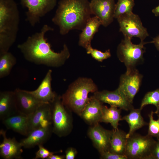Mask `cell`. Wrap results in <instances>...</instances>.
<instances>
[{
  "instance_id": "d6986e66",
  "label": "cell",
  "mask_w": 159,
  "mask_h": 159,
  "mask_svg": "<svg viewBox=\"0 0 159 159\" xmlns=\"http://www.w3.org/2000/svg\"><path fill=\"white\" fill-rule=\"evenodd\" d=\"M102 104L93 96H91L80 116L90 126L99 123L102 115Z\"/></svg>"
},
{
  "instance_id": "4fadbf2b",
  "label": "cell",
  "mask_w": 159,
  "mask_h": 159,
  "mask_svg": "<svg viewBox=\"0 0 159 159\" xmlns=\"http://www.w3.org/2000/svg\"><path fill=\"white\" fill-rule=\"evenodd\" d=\"M28 133L35 129L52 125L51 104L42 103L28 115Z\"/></svg>"
},
{
  "instance_id": "ffe728a7",
  "label": "cell",
  "mask_w": 159,
  "mask_h": 159,
  "mask_svg": "<svg viewBox=\"0 0 159 159\" xmlns=\"http://www.w3.org/2000/svg\"><path fill=\"white\" fill-rule=\"evenodd\" d=\"M18 112L17 109L14 92H0V119L1 120Z\"/></svg>"
},
{
  "instance_id": "8fae6325",
  "label": "cell",
  "mask_w": 159,
  "mask_h": 159,
  "mask_svg": "<svg viewBox=\"0 0 159 159\" xmlns=\"http://www.w3.org/2000/svg\"><path fill=\"white\" fill-rule=\"evenodd\" d=\"M113 130H109L102 127L99 123L91 125L87 135L99 153L109 151Z\"/></svg>"
},
{
  "instance_id": "5b68a950",
  "label": "cell",
  "mask_w": 159,
  "mask_h": 159,
  "mask_svg": "<svg viewBox=\"0 0 159 159\" xmlns=\"http://www.w3.org/2000/svg\"><path fill=\"white\" fill-rule=\"evenodd\" d=\"M132 38L124 37L118 45L117 50V57L121 62L124 63L128 71L134 68L143 61V54L145 51L144 45L150 42L141 41L138 44H133Z\"/></svg>"
},
{
  "instance_id": "ba28073f",
  "label": "cell",
  "mask_w": 159,
  "mask_h": 159,
  "mask_svg": "<svg viewBox=\"0 0 159 159\" xmlns=\"http://www.w3.org/2000/svg\"><path fill=\"white\" fill-rule=\"evenodd\" d=\"M20 0L27 9L26 20L33 26L39 22L41 18L54 9L57 2V0Z\"/></svg>"
},
{
  "instance_id": "6da1fadb",
  "label": "cell",
  "mask_w": 159,
  "mask_h": 159,
  "mask_svg": "<svg viewBox=\"0 0 159 159\" xmlns=\"http://www.w3.org/2000/svg\"><path fill=\"white\" fill-rule=\"evenodd\" d=\"M53 30L51 26L44 24L39 32L29 36L24 42L18 45L26 60L50 67H58L64 64L70 56L67 46L64 44L61 52H56L52 49L45 37L46 33Z\"/></svg>"
},
{
  "instance_id": "9a60e30c",
  "label": "cell",
  "mask_w": 159,
  "mask_h": 159,
  "mask_svg": "<svg viewBox=\"0 0 159 159\" xmlns=\"http://www.w3.org/2000/svg\"><path fill=\"white\" fill-rule=\"evenodd\" d=\"M14 92L18 112L28 115L43 103L37 100L27 90L17 88Z\"/></svg>"
},
{
  "instance_id": "7402d4cb",
  "label": "cell",
  "mask_w": 159,
  "mask_h": 159,
  "mask_svg": "<svg viewBox=\"0 0 159 159\" xmlns=\"http://www.w3.org/2000/svg\"><path fill=\"white\" fill-rule=\"evenodd\" d=\"M101 22L96 16L91 17L79 37L78 44L85 49L91 45V42L95 34L98 31Z\"/></svg>"
},
{
  "instance_id": "3957f363",
  "label": "cell",
  "mask_w": 159,
  "mask_h": 159,
  "mask_svg": "<svg viewBox=\"0 0 159 159\" xmlns=\"http://www.w3.org/2000/svg\"><path fill=\"white\" fill-rule=\"evenodd\" d=\"M20 21L14 0H0V54L9 52L16 39Z\"/></svg>"
},
{
  "instance_id": "7a4b0ae2",
  "label": "cell",
  "mask_w": 159,
  "mask_h": 159,
  "mask_svg": "<svg viewBox=\"0 0 159 159\" xmlns=\"http://www.w3.org/2000/svg\"><path fill=\"white\" fill-rule=\"evenodd\" d=\"M88 0H61L52 21L65 35L73 29L82 30L91 17Z\"/></svg>"
},
{
  "instance_id": "30bf717a",
  "label": "cell",
  "mask_w": 159,
  "mask_h": 159,
  "mask_svg": "<svg viewBox=\"0 0 159 159\" xmlns=\"http://www.w3.org/2000/svg\"><path fill=\"white\" fill-rule=\"evenodd\" d=\"M142 78L143 76L135 68L126 71L120 77L117 88L132 104L139 90Z\"/></svg>"
},
{
  "instance_id": "d590c367",
  "label": "cell",
  "mask_w": 159,
  "mask_h": 159,
  "mask_svg": "<svg viewBox=\"0 0 159 159\" xmlns=\"http://www.w3.org/2000/svg\"><path fill=\"white\" fill-rule=\"evenodd\" d=\"M151 42L154 44L157 50L159 51V36L154 38Z\"/></svg>"
},
{
  "instance_id": "1f68e13d",
  "label": "cell",
  "mask_w": 159,
  "mask_h": 159,
  "mask_svg": "<svg viewBox=\"0 0 159 159\" xmlns=\"http://www.w3.org/2000/svg\"><path fill=\"white\" fill-rule=\"evenodd\" d=\"M100 158L102 159H127L125 155H121L107 151L100 154Z\"/></svg>"
},
{
  "instance_id": "52a82bcc",
  "label": "cell",
  "mask_w": 159,
  "mask_h": 159,
  "mask_svg": "<svg viewBox=\"0 0 159 159\" xmlns=\"http://www.w3.org/2000/svg\"><path fill=\"white\" fill-rule=\"evenodd\" d=\"M155 141L148 135L134 133L127 138L125 155L127 159H151Z\"/></svg>"
},
{
  "instance_id": "e575fe53",
  "label": "cell",
  "mask_w": 159,
  "mask_h": 159,
  "mask_svg": "<svg viewBox=\"0 0 159 159\" xmlns=\"http://www.w3.org/2000/svg\"><path fill=\"white\" fill-rule=\"evenodd\" d=\"M65 158V155H55L54 154L51 155L47 159H64Z\"/></svg>"
},
{
  "instance_id": "4316f807",
  "label": "cell",
  "mask_w": 159,
  "mask_h": 159,
  "mask_svg": "<svg viewBox=\"0 0 159 159\" xmlns=\"http://www.w3.org/2000/svg\"><path fill=\"white\" fill-rule=\"evenodd\" d=\"M152 105L155 106L156 108L154 114H159V88L147 92L142 99L140 108L141 110L145 106Z\"/></svg>"
},
{
  "instance_id": "8d00e7d4",
  "label": "cell",
  "mask_w": 159,
  "mask_h": 159,
  "mask_svg": "<svg viewBox=\"0 0 159 159\" xmlns=\"http://www.w3.org/2000/svg\"><path fill=\"white\" fill-rule=\"evenodd\" d=\"M152 12L153 13L155 16H159V5L153 9L152 10Z\"/></svg>"
},
{
  "instance_id": "484cf974",
  "label": "cell",
  "mask_w": 159,
  "mask_h": 159,
  "mask_svg": "<svg viewBox=\"0 0 159 159\" xmlns=\"http://www.w3.org/2000/svg\"><path fill=\"white\" fill-rule=\"evenodd\" d=\"M16 62V58L11 52L0 54V78L8 76Z\"/></svg>"
},
{
  "instance_id": "f546056e",
  "label": "cell",
  "mask_w": 159,
  "mask_h": 159,
  "mask_svg": "<svg viewBox=\"0 0 159 159\" xmlns=\"http://www.w3.org/2000/svg\"><path fill=\"white\" fill-rule=\"evenodd\" d=\"M87 53L90 54L92 57L96 60L102 62L103 60L110 57L111 56L109 49L106 50L105 52L95 49L90 46L86 49Z\"/></svg>"
},
{
  "instance_id": "9c48e42d",
  "label": "cell",
  "mask_w": 159,
  "mask_h": 159,
  "mask_svg": "<svg viewBox=\"0 0 159 159\" xmlns=\"http://www.w3.org/2000/svg\"><path fill=\"white\" fill-rule=\"evenodd\" d=\"M120 27V31L124 37L132 38L133 37L139 38L143 41L149 36L147 29L144 27L139 16L132 12L125 14L117 19Z\"/></svg>"
},
{
  "instance_id": "83f0119b",
  "label": "cell",
  "mask_w": 159,
  "mask_h": 159,
  "mask_svg": "<svg viewBox=\"0 0 159 159\" xmlns=\"http://www.w3.org/2000/svg\"><path fill=\"white\" fill-rule=\"evenodd\" d=\"M134 5V0H118L115 5L114 18L117 19L121 15L132 12Z\"/></svg>"
},
{
  "instance_id": "44dd1931",
  "label": "cell",
  "mask_w": 159,
  "mask_h": 159,
  "mask_svg": "<svg viewBox=\"0 0 159 159\" xmlns=\"http://www.w3.org/2000/svg\"><path fill=\"white\" fill-rule=\"evenodd\" d=\"M6 128L26 136L28 134V115L18 112L2 120Z\"/></svg>"
},
{
  "instance_id": "2e32d148",
  "label": "cell",
  "mask_w": 159,
  "mask_h": 159,
  "mask_svg": "<svg viewBox=\"0 0 159 159\" xmlns=\"http://www.w3.org/2000/svg\"><path fill=\"white\" fill-rule=\"evenodd\" d=\"M51 69H49L41 83L35 90L28 92L42 103L51 104L54 101L57 95L52 90Z\"/></svg>"
},
{
  "instance_id": "d6a6232c",
  "label": "cell",
  "mask_w": 159,
  "mask_h": 159,
  "mask_svg": "<svg viewBox=\"0 0 159 159\" xmlns=\"http://www.w3.org/2000/svg\"><path fill=\"white\" fill-rule=\"evenodd\" d=\"M65 158L66 159H74L77 153L76 149L70 147L68 148L65 152Z\"/></svg>"
},
{
  "instance_id": "8992f818",
  "label": "cell",
  "mask_w": 159,
  "mask_h": 159,
  "mask_svg": "<svg viewBox=\"0 0 159 159\" xmlns=\"http://www.w3.org/2000/svg\"><path fill=\"white\" fill-rule=\"evenodd\" d=\"M52 108V132L58 136L65 137L72 128V120L69 112L63 104L61 97L57 95L51 104Z\"/></svg>"
},
{
  "instance_id": "cb8c5ba5",
  "label": "cell",
  "mask_w": 159,
  "mask_h": 159,
  "mask_svg": "<svg viewBox=\"0 0 159 159\" xmlns=\"http://www.w3.org/2000/svg\"><path fill=\"white\" fill-rule=\"evenodd\" d=\"M141 110L140 108L137 109L133 108L130 110L128 114L122 118V120H125L129 125V131L126 135L127 138L136 130L148 124L141 115Z\"/></svg>"
},
{
  "instance_id": "4dcf8cb0",
  "label": "cell",
  "mask_w": 159,
  "mask_h": 159,
  "mask_svg": "<svg viewBox=\"0 0 159 159\" xmlns=\"http://www.w3.org/2000/svg\"><path fill=\"white\" fill-rule=\"evenodd\" d=\"M39 149L35 153V157L34 159L38 158L47 159L51 155L54 154V152H50L45 148L43 145H38Z\"/></svg>"
},
{
  "instance_id": "ac0fdd59",
  "label": "cell",
  "mask_w": 159,
  "mask_h": 159,
  "mask_svg": "<svg viewBox=\"0 0 159 159\" xmlns=\"http://www.w3.org/2000/svg\"><path fill=\"white\" fill-rule=\"evenodd\" d=\"M52 132V125L35 129L30 132L26 137L21 140L20 143L25 148L43 145L49 138Z\"/></svg>"
},
{
  "instance_id": "f1b7e54d",
  "label": "cell",
  "mask_w": 159,
  "mask_h": 159,
  "mask_svg": "<svg viewBox=\"0 0 159 159\" xmlns=\"http://www.w3.org/2000/svg\"><path fill=\"white\" fill-rule=\"evenodd\" d=\"M154 112L152 111L148 115L149 121L147 135L152 137L156 138L157 140H159V115H157L158 119L155 120L154 119Z\"/></svg>"
},
{
  "instance_id": "d4e9b609",
  "label": "cell",
  "mask_w": 159,
  "mask_h": 159,
  "mask_svg": "<svg viewBox=\"0 0 159 159\" xmlns=\"http://www.w3.org/2000/svg\"><path fill=\"white\" fill-rule=\"evenodd\" d=\"M121 110L115 107L111 106L108 108L106 106L103 105L100 122L110 123L113 129L118 128L119 122L122 120Z\"/></svg>"
},
{
  "instance_id": "277c9868",
  "label": "cell",
  "mask_w": 159,
  "mask_h": 159,
  "mask_svg": "<svg viewBox=\"0 0 159 159\" xmlns=\"http://www.w3.org/2000/svg\"><path fill=\"white\" fill-rule=\"evenodd\" d=\"M97 91L96 85L91 79L79 78L69 85L61 96L62 101L69 110L80 116L90 100L89 94Z\"/></svg>"
},
{
  "instance_id": "e0dca14e",
  "label": "cell",
  "mask_w": 159,
  "mask_h": 159,
  "mask_svg": "<svg viewBox=\"0 0 159 159\" xmlns=\"http://www.w3.org/2000/svg\"><path fill=\"white\" fill-rule=\"evenodd\" d=\"M6 131L1 130L0 134L3 140L0 145V155L5 159H20L22 158V147L20 142H18L15 138H8Z\"/></svg>"
},
{
  "instance_id": "5bb4252c",
  "label": "cell",
  "mask_w": 159,
  "mask_h": 159,
  "mask_svg": "<svg viewBox=\"0 0 159 159\" xmlns=\"http://www.w3.org/2000/svg\"><path fill=\"white\" fill-rule=\"evenodd\" d=\"M93 96L102 103H107L111 106L119 108L125 111H130L134 108L132 104L118 88L114 91H97L94 93Z\"/></svg>"
},
{
  "instance_id": "603a6c76",
  "label": "cell",
  "mask_w": 159,
  "mask_h": 159,
  "mask_svg": "<svg viewBox=\"0 0 159 159\" xmlns=\"http://www.w3.org/2000/svg\"><path fill=\"white\" fill-rule=\"evenodd\" d=\"M127 133L117 128L113 129L109 151L121 155H125L127 138Z\"/></svg>"
},
{
  "instance_id": "7c38bea8",
  "label": "cell",
  "mask_w": 159,
  "mask_h": 159,
  "mask_svg": "<svg viewBox=\"0 0 159 159\" xmlns=\"http://www.w3.org/2000/svg\"><path fill=\"white\" fill-rule=\"evenodd\" d=\"M90 2L92 14L99 19L102 25L106 27L112 22L116 5L115 0H91Z\"/></svg>"
},
{
  "instance_id": "836d02e7",
  "label": "cell",
  "mask_w": 159,
  "mask_h": 159,
  "mask_svg": "<svg viewBox=\"0 0 159 159\" xmlns=\"http://www.w3.org/2000/svg\"><path fill=\"white\" fill-rule=\"evenodd\" d=\"M151 159H159V140L156 141L154 145L151 154Z\"/></svg>"
}]
</instances>
